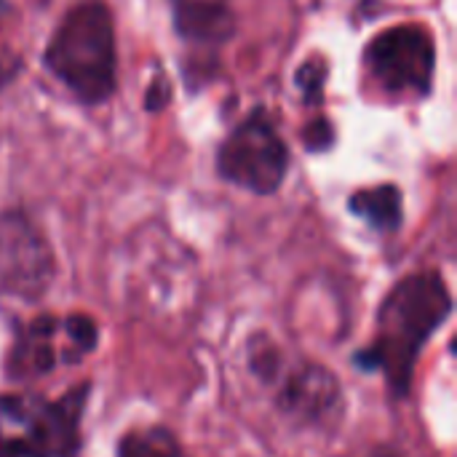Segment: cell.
I'll return each instance as SVG.
<instances>
[{"mask_svg": "<svg viewBox=\"0 0 457 457\" xmlns=\"http://www.w3.org/2000/svg\"><path fill=\"white\" fill-rule=\"evenodd\" d=\"M348 209L370 222L380 233L399 230L402 225V190L396 185H378L370 190H359L351 201Z\"/></svg>", "mask_w": 457, "mask_h": 457, "instance_id": "30bf717a", "label": "cell"}, {"mask_svg": "<svg viewBox=\"0 0 457 457\" xmlns=\"http://www.w3.org/2000/svg\"><path fill=\"white\" fill-rule=\"evenodd\" d=\"M88 383L51 402L37 394H0V457H78Z\"/></svg>", "mask_w": 457, "mask_h": 457, "instance_id": "3957f363", "label": "cell"}, {"mask_svg": "<svg viewBox=\"0 0 457 457\" xmlns=\"http://www.w3.org/2000/svg\"><path fill=\"white\" fill-rule=\"evenodd\" d=\"M118 457H185L177 436L166 428H137L129 431L120 445Z\"/></svg>", "mask_w": 457, "mask_h": 457, "instance_id": "8fae6325", "label": "cell"}, {"mask_svg": "<svg viewBox=\"0 0 457 457\" xmlns=\"http://www.w3.org/2000/svg\"><path fill=\"white\" fill-rule=\"evenodd\" d=\"M367 70L391 94H428L434 80V40L418 24H399L375 35L364 51Z\"/></svg>", "mask_w": 457, "mask_h": 457, "instance_id": "5b68a950", "label": "cell"}, {"mask_svg": "<svg viewBox=\"0 0 457 457\" xmlns=\"http://www.w3.org/2000/svg\"><path fill=\"white\" fill-rule=\"evenodd\" d=\"M169 99H171V86H169L166 75L161 72V75H155V80L150 83L147 96H145V104H147L150 112H155V110H163V107L169 104Z\"/></svg>", "mask_w": 457, "mask_h": 457, "instance_id": "9a60e30c", "label": "cell"}, {"mask_svg": "<svg viewBox=\"0 0 457 457\" xmlns=\"http://www.w3.org/2000/svg\"><path fill=\"white\" fill-rule=\"evenodd\" d=\"M249 364L257 372V378L273 380L281 372V353L278 348H273L265 337H260L257 343L249 345Z\"/></svg>", "mask_w": 457, "mask_h": 457, "instance_id": "4fadbf2b", "label": "cell"}, {"mask_svg": "<svg viewBox=\"0 0 457 457\" xmlns=\"http://www.w3.org/2000/svg\"><path fill=\"white\" fill-rule=\"evenodd\" d=\"M46 67L86 104L112 96L118 51L112 13L102 0L75 5L56 27L43 54Z\"/></svg>", "mask_w": 457, "mask_h": 457, "instance_id": "7a4b0ae2", "label": "cell"}, {"mask_svg": "<svg viewBox=\"0 0 457 457\" xmlns=\"http://www.w3.org/2000/svg\"><path fill=\"white\" fill-rule=\"evenodd\" d=\"M174 29L187 43L220 46L236 32V13L230 0H169Z\"/></svg>", "mask_w": 457, "mask_h": 457, "instance_id": "9c48e42d", "label": "cell"}, {"mask_svg": "<svg viewBox=\"0 0 457 457\" xmlns=\"http://www.w3.org/2000/svg\"><path fill=\"white\" fill-rule=\"evenodd\" d=\"M0 13H3V0H0Z\"/></svg>", "mask_w": 457, "mask_h": 457, "instance_id": "e0dca14e", "label": "cell"}, {"mask_svg": "<svg viewBox=\"0 0 457 457\" xmlns=\"http://www.w3.org/2000/svg\"><path fill=\"white\" fill-rule=\"evenodd\" d=\"M278 378V407L287 418L305 426H319L329 423L337 415L343 404V391L337 378L321 364H300Z\"/></svg>", "mask_w": 457, "mask_h": 457, "instance_id": "ba28073f", "label": "cell"}, {"mask_svg": "<svg viewBox=\"0 0 457 457\" xmlns=\"http://www.w3.org/2000/svg\"><path fill=\"white\" fill-rule=\"evenodd\" d=\"M303 142H305V147L308 150H327L332 142H335V131H332V123L327 120V118H316V120H311L308 126H305V131H303Z\"/></svg>", "mask_w": 457, "mask_h": 457, "instance_id": "5bb4252c", "label": "cell"}, {"mask_svg": "<svg viewBox=\"0 0 457 457\" xmlns=\"http://www.w3.org/2000/svg\"><path fill=\"white\" fill-rule=\"evenodd\" d=\"M19 56L16 54H11L8 48H0V88H5L13 78H16V72H19Z\"/></svg>", "mask_w": 457, "mask_h": 457, "instance_id": "2e32d148", "label": "cell"}, {"mask_svg": "<svg viewBox=\"0 0 457 457\" xmlns=\"http://www.w3.org/2000/svg\"><path fill=\"white\" fill-rule=\"evenodd\" d=\"M86 353L72 343L64 319L37 316L13 340L5 356V378L32 380L54 372L56 367L78 364Z\"/></svg>", "mask_w": 457, "mask_h": 457, "instance_id": "52a82bcc", "label": "cell"}, {"mask_svg": "<svg viewBox=\"0 0 457 457\" xmlns=\"http://www.w3.org/2000/svg\"><path fill=\"white\" fill-rule=\"evenodd\" d=\"M450 313L453 295L442 273L426 270L402 278L386 295L378 313V340L356 353V367L364 372H383L388 391L396 399H404L423 345Z\"/></svg>", "mask_w": 457, "mask_h": 457, "instance_id": "6da1fadb", "label": "cell"}, {"mask_svg": "<svg viewBox=\"0 0 457 457\" xmlns=\"http://www.w3.org/2000/svg\"><path fill=\"white\" fill-rule=\"evenodd\" d=\"M56 273L54 252L37 225L21 212L0 214V295L37 300Z\"/></svg>", "mask_w": 457, "mask_h": 457, "instance_id": "8992f818", "label": "cell"}, {"mask_svg": "<svg viewBox=\"0 0 457 457\" xmlns=\"http://www.w3.org/2000/svg\"><path fill=\"white\" fill-rule=\"evenodd\" d=\"M297 88L303 91V96L308 102H319L324 94V80H327V64L324 59H305L297 70Z\"/></svg>", "mask_w": 457, "mask_h": 457, "instance_id": "7c38bea8", "label": "cell"}, {"mask_svg": "<svg viewBox=\"0 0 457 457\" xmlns=\"http://www.w3.org/2000/svg\"><path fill=\"white\" fill-rule=\"evenodd\" d=\"M289 169V147L278 137L265 110H254L241 120L217 153L222 179L257 195L276 193Z\"/></svg>", "mask_w": 457, "mask_h": 457, "instance_id": "277c9868", "label": "cell"}]
</instances>
